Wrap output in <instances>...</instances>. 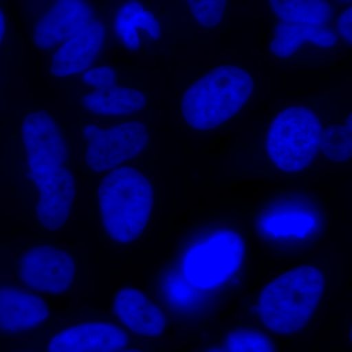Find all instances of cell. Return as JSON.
Wrapping results in <instances>:
<instances>
[{
	"mask_svg": "<svg viewBox=\"0 0 352 352\" xmlns=\"http://www.w3.org/2000/svg\"><path fill=\"white\" fill-rule=\"evenodd\" d=\"M75 270V263L68 252L43 245L25 254L20 273L23 281L31 288L57 295L69 288Z\"/></svg>",
	"mask_w": 352,
	"mask_h": 352,
	"instance_id": "cell-8",
	"label": "cell"
},
{
	"mask_svg": "<svg viewBox=\"0 0 352 352\" xmlns=\"http://www.w3.org/2000/svg\"><path fill=\"white\" fill-rule=\"evenodd\" d=\"M116 72L112 67H98L89 69L83 75V82L98 89L115 87Z\"/></svg>",
	"mask_w": 352,
	"mask_h": 352,
	"instance_id": "cell-24",
	"label": "cell"
},
{
	"mask_svg": "<svg viewBox=\"0 0 352 352\" xmlns=\"http://www.w3.org/2000/svg\"><path fill=\"white\" fill-rule=\"evenodd\" d=\"M83 135L88 142L87 163L97 173L113 170L138 156L149 142L147 127L139 122H126L110 129L89 124L83 129Z\"/></svg>",
	"mask_w": 352,
	"mask_h": 352,
	"instance_id": "cell-6",
	"label": "cell"
},
{
	"mask_svg": "<svg viewBox=\"0 0 352 352\" xmlns=\"http://www.w3.org/2000/svg\"><path fill=\"white\" fill-rule=\"evenodd\" d=\"M254 80L245 69L221 66L197 80L182 98L187 124L198 131H210L234 117L254 92Z\"/></svg>",
	"mask_w": 352,
	"mask_h": 352,
	"instance_id": "cell-2",
	"label": "cell"
},
{
	"mask_svg": "<svg viewBox=\"0 0 352 352\" xmlns=\"http://www.w3.org/2000/svg\"><path fill=\"white\" fill-rule=\"evenodd\" d=\"M129 342L126 333L103 322L78 324L56 333L48 352H119Z\"/></svg>",
	"mask_w": 352,
	"mask_h": 352,
	"instance_id": "cell-11",
	"label": "cell"
},
{
	"mask_svg": "<svg viewBox=\"0 0 352 352\" xmlns=\"http://www.w3.org/2000/svg\"><path fill=\"white\" fill-rule=\"evenodd\" d=\"M192 15L205 28H214L223 19L227 0H186Z\"/></svg>",
	"mask_w": 352,
	"mask_h": 352,
	"instance_id": "cell-22",
	"label": "cell"
},
{
	"mask_svg": "<svg viewBox=\"0 0 352 352\" xmlns=\"http://www.w3.org/2000/svg\"><path fill=\"white\" fill-rule=\"evenodd\" d=\"M50 315L47 305L38 296L18 289H0V328L22 332L43 323Z\"/></svg>",
	"mask_w": 352,
	"mask_h": 352,
	"instance_id": "cell-14",
	"label": "cell"
},
{
	"mask_svg": "<svg viewBox=\"0 0 352 352\" xmlns=\"http://www.w3.org/2000/svg\"><path fill=\"white\" fill-rule=\"evenodd\" d=\"M104 39L105 27L98 21H91L56 51L51 65L53 75L61 78L89 68L98 56Z\"/></svg>",
	"mask_w": 352,
	"mask_h": 352,
	"instance_id": "cell-12",
	"label": "cell"
},
{
	"mask_svg": "<svg viewBox=\"0 0 352 352\" xmlns=\"http://www.w3.org/2000/svg\"><path fill=\"white\" fill-rule=\"evenodd\" d=\"M324 289L325 278L314 266L303 265L288 271L261 292L259 316L273 333L298 332L311 319Z\"/></svg>",
	"mask_w": 352,
	"mask_h": 352,
	"instance_id": "cell-1",
	"label": "cell"
},
{
	"mask_svg": "<svg viewBox=\"0 0 352 352\" xmlns=\"http://www.w3.org/2000/svg\"><path fill=\"white\" fill-rule=\"evenodd\" d=\"M94 21L85 0H57L36 25L34 41L41 50L65 43Z\"/></svg>",
	"mask_w": 352,
	"mask_h": 352,
	"instance_id": "cell-10",
	"label": "cell"
},
{
	"mask_svg": "<svg viewBox=\"0 0 352 352\" xmlns=\"http://www.w3.org/2000/svg\"><path fill=\"white\" fill-rule=\"evenodd\" d=\"M244 256L241 236L220 231L189 252L184 261V276L197 288L219 286L239 270Z\"/></svg>",
	"mask_w": 352,
	"mask_h": 352,
	"instance_id": "cell-5",
	"label": "cell"
},
{
	"mask_svg": "<svg viewBox=\"0 0 352 352\" xmlns=\"http://www.w3.org/2000/svg\"><path fill=\"white\" fill-rule=\"evenodd\" d=\"M23 352H30V351H23Z\"/></svg>",
	"mask_w": 352,
	"mask_h": 352,
	"instance_id": "cell-31",
	"label": "cell"
},
{
	"mask_svg": "<svg viewBox=\"0 0 352 352\" xmlns=\"http://www.w3.org/2000/svg\"><path fill=\"white\" fill-rule=\"evenodd\" d=\"M82 103L87 110L98 115H129L145 107L146 97L138 90L115 85L85 95Z\"/></svg>",
	"mask_w": 352,
	"mask_h": 352,
	"instance_id": "cell-16",
	"label": "cell"
},
{
	"mask_svg": "<svg viewBox=\"0 0 352 352\" xmlns=\"http://www.w3.org/2000/svg\"><path fill=\"white\" fill-rule=\"evenodd\" d=\"M116 32L118 36H122L127 28L142 29L154 39L161 36V25L159 21L155 18L154 14L145 10L140 2L136 0L126 2L124 4L116 17Z\"/></svg>",
	"mask_w": 352,
	"mask_h": 352,
	"instance_id": "cell-18",
	"label": "cell"
},
{
	"mask_svg": "<svg viewBox=\"0 0 352 352\" xmlns=\"http://www.w3.org/2000/svg\"><path fill=\"white\" fill-rule=\"evenodd\" d=\"M4 34H6V17H4V14L0 9V43L3 39Z\"/></svg>",
	"mask_w": 352,
	"mask_h": 352,
	"instance_id": "cell-27",
	"label": "cell"
},
{
	"mask_svg": "<svg viewBox=\"0 0 352 352\" xmlns=\"http://www.w3.org/2000/svg\"><path fill=\"white\" fill-rule=\"evenodd\" d=\"M344 1H349V0H344Z\"/></svg>",
	"mask_w": 352,
	"mask_h": 352,
	"instance_id": "cell-29",
	"label": "cell"
},
{
	"mask_svg": "<svg viewBox=\"0 0 352 352\" xmlns=\"http://www.w3.org/2000/svg\"><path fill=\"white\" fill-rule=\"evenodd\" d=\"M210 352H219V351H210Z\"/></svg>",
	"mask_w": 352,
	"mask_h": 352,
	"instance_id": "cell-30",
	"label": "cell"
},
{
	"mask_svg": "<svg viewBox=\"0 0 352 352\" xmlns=\"http://www.w3.org/2000/svg\"><path fill=\"white\" fill-rule=\"evenodd\" d=\"M338 31L347 43L352 44V7L346 9L338 20Z\"/></svg>",
	"mask_w": 352,
	"mask_h": 352,
	"instance_id": "cell-25",
	"label": "cell"
},
{
	"mask_svg": "<svg viewBox=\"0 0 352 352\" xmlns=\"http://www.w3.org/2000/svg\"><path fill=\"white\" fill-rule=\"evenodd\" d=\"M36 183L41 194L36 206L39 221L48 230L54 231L68 219L75 199V180L63 166L27 175Z\"/></svg>",
	"mask_w": 352,
	"mask_h": 352,
	"instance_id": "cell-9",
	"label": "cell"
},
{
	"mask_svg": "<svg viewBox=\"0 0 352 352\" xmlns=\"http://www.w3.org/2000/svg\"><path fill=\"white\" fill-rule=\"evenodd\" d=\"M228 352H276L272 340L254 329H237L226 340Z\"/></svg>",
	"mask_w": 352,
	"mask_h": 352,
	"instance_id": "cell-20",
	"label": "cell"
},
{
	"mask_svg": "<svg viewBox=\"0 0 352 352\" xmlns=\"http://www.w3.org/2000/svg\"><path fill=\"white\" fill-rule=\"evenodd\" d=\"M195 286L190 283L186 277L171 275L166 282V294L171 302L177 307H189L195 300ZM197 288V287H196Z\"/></svg>",
	"mask_w": 352,
	"mask_h": 352,
	"instance_id": "cell-23",
	"label": "cell"
},
{
	"mask_svg": "<svg viewBox=\"0 0 352 352\" xmlns=\"http://www.w3.org/2000/svg\"><path fill=\"white\" fill-rule=\"evenodd\" d=\"M314 226V219L305 214L281 215L264 222V229L272 235H295L298 238L305 237Z\"/></svg>",
	"mask_w": 352,
	"mask_h": 352,
	"instance_id": "cell-21",
	"label": "cell"
},
{
	"mask_svg": "<svg viewBox=\"0 0 352 352\" xmlns=\"http://www.w3.org/2000/svg\"><path fill=\"white\" fill-rule=\"evenodd\" d=\"M119 352H142L140 351H138V349H122V351H120Z\"/></svg>",
	"mask_w": 352,
	"mask_h": 352,
	"instance_id": "cell-28",
	"label": "cell"
},
{
	"mask_svg": "<svg viewBox=\"0 0 352 352\" xmlns=\"http://www.w3.org/2000/svg\"><path fill=\"white\" fill-rule=\"evenodd\" d=\"M22 135L32 173L63 166L68 160L62 132L45 111L31 113L25 118Z\"/></svg>",
	"mask_w": 352,
	"mask_h": 352,
	"instance_id": "cell-7",
	"label": "cell"
},
{
	"mask_svg": "<svg viewBox=\"0 0 352 352\" xmlns=\"http://www.w3.org/2000/svg\"><path fill=\"white\" fill-rule=\"evenodd\" d=\"M270 4L282 22L325 25L333 16L326 0H270Z\"/></svg>",
	"mask_w": 352,
	"mask_h": 352,
	"instance_id": "cell-17",
	"label": "cell"
},
{
	"mask_svg": "<svg viewBox=\"0 0 352 352\" xmlns=\"http://www.w3.org/2000/svg\"><path fill=\"white\" fill-rule=\"evenodd\" d=\"M320 149L331 161H349L352 156L351 127L339 124L327 127L322 131Z\"/></svg>",
	"mask_w": 352,
	"mask_h": 352,
	"instance_id": "cell-19",
	"label": "cell"
},
{
	"mask_svg": "<svg viewBox=\"0 0 352 352\" xmlns=\"http://www.w3.org/2000/svg\"><path fill=\"white\" fill-rule=\"evenodd\" d=\"M322 131L320 120L310 109H285L273 120L268 131V155L286 173L305 170L318 154Z\"/></svg>",
	"mask_w": 352,
	"mask_h": 352,
	"instance_id": "cell-4",
	"label": "cell"
},
{
	"mask_svg": "<svg viewBox=\"0 0 352 352\" xmlns=\"http://www.w3.org/2000/svg\"><path fill=\"white\" fill-rule=\"evenodd\" d=\"M98 199L109 235L120 243L138 239L147 226L154 203L149 180L129 166L116 168L102 180Z\"/></svg>",
	"mask_w": 352,
	"mask_h": 352,
	"instance_id": "cell-3",
	"label": "cell"
},
{
	"mask_svg": "<svg viewBox=\"0 0 352 352\" xmlns=\"http://www.w3.org/2000/svg\"><path fill=\"white\" fill-rule=\"evenodd\" d=\"M274 32L270 50L281 58L291 56L307 41L326 48L333 47L338 41L335 32L325 25L281 22L276 25Z\"/></svg>",
	"mask_w": 352,
	"mask_h": 352,
	"instance_id": "cell-15",
	"label": "cell"
},
{
	"mask_svg": "<svg viewBox=\"0 0 352 352\" xmlns=\"http://www.w3.org/2000/svg\"><path fill=\"white\" fill-rule=\"evenodd\" d=\"M120 38H122L124 45H126L129 50H138L139 46H140V41H139L138 30L133 29V28H127Z\"/></svg>",
	"mask_w": 352,
	"mask_h": 352,
	"instance_id": "cell-26",
	"label": "cell"
},
{
	"mask_svg": "<svg viewBox=\"0 0 352 352\" xmlns=\"http://www.w3.org/2000/svg\"><path fill=\"white\" fill-rule=\"evenodd\" d=\"M115 312L120 320L138 335L157 337L166 329L163 311L138 289H122L116 296Z\"/></svg>",
	"mask_w": 352,
	"mask_h": 352,
	"instance_id": "cell-13",
	"label": "cell"
}]
</instances>
